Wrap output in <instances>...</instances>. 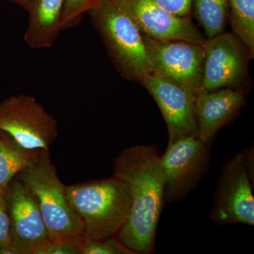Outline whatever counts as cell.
I'll list each match as a JSON object with an SVG mask.
<instances>
[{
  "mask_svg": "<svg viewBox=\"0 0 254 254\" xmlns=\"http://www.w3.org/2000/svg\"><path fill=\"white\" fill-rule=\"evenodd\" d=\"M141 83L154 98L168 127L169 143L196 135V95L177 82L150 73Z\"/></svg>",
  "mask_w": 254,
  "mask_h": 254,
  "instance_id": "cell-12",
  "label": "cell"
},
{
  "mask_svg": "<svg viewBox=\"0 0 254 254\" xmlns=\"http://www.w3.org/2000/svg\"><path fill=\"white\" fill-rule=\"evenodd\" d=\"M0 131L18 148L36 156L50 152L58 136V124L36 98L19 94L0 102Z\"/></svg>",
  "mask_w": 254,
  "mask_h": 254,
  "instance_id": "cell-5",
  "label": "cell"
},
{
  "mask_svg": "<svg viewBox=\"0 0 254 254\" xmlns=\"http://www.w3.org/2000/svg\"><path fill=\"white\" fill-rule=\"evenodd\" d=\"M9 215L2 194H0V250L10 245Z\"/></svg>",
  "mask_w": 254,
  "mask_h": 254,
  "instance_id": "cell-22",
  "label": "cell"
},
{
  "mask_svg": "<svg viewBox=\"0 0 254 254\" xmlns=\"http://www.w3.org/2000/svg\"><path fill=\"white\" fill-rule=\"evenodd\" d=\"M31 254H81V251L78 245L74 244L48 241L35 249Z\"/></svg>",
  "mask_w": 254,
  "mask_h": 254,
  "instance_id": "cell-20",
  "label": "cell"
},
{
  "mask_svg": "<svg viewBox=\"0 0 254 254\" xmlns=\"http://www.w3.org/2000/svg\"><path fill=\"white\" fill-rule=\"evenodd\" d=\"M3 139H4V133H3L2 131H0V145L2 143Z\"/></svg>",
  "mask_w": 254,
  "mask_h": 254,
  "instance_id": "cell-24",
  "label": "cell"
},
{
  "mask_svg": "<svg viewBox=\"0 0 254 254\" xmlns=\"http://www.w3.org/2000/svg\"><path fill=\"white\" fill-rule=\"evenodd\" d=\"M141 34L159 41H186L203 47L206 40L190 18L168 12L153 0H114Z\"/></svg>",
  "mask_w": 254,
  "mask_h": 254,
  "instance_id": "cell-11",
  "label": "cell"
},
{
  "mask_svg": "<svg viewBox=\"0 0 254 254\" xmlns=\"http://www.w3.org/2000/svg\"><path fill=\"white\" fill-rule=\"evenodd\" d=\"M192 7L208 38L224 31L229 13V0H192Z\"/></svg>",
  "mask_w": 254,
  "mask_h": 254,
  "instance_id": "cell-16",
  "label": "cell"
},
{
  "mask_svg": "<svg viewBox=\"0 0 254 254\" xmlns=\"http://www.w3.org/2000/svg\"><path fill=\"white\" fill-rule=\"evenodd\" d=\"M229 20L232 31L254 55V0H229Z\"/></svg>",
  "mask_w": 254,
  "mask_h": 254,
  "instance_id": "cell-15",
  "label": "cell"
},
{
  "mask_svg": "<svg viewBox=\"0 0 254 254\" xmlns=\"http://www.w3.org/2000/svg\"><path fill=\"white\" fill-rule=\"evenodd\" d=\"M64 0H31L24 41L32 49L53 46L61 30Z\"/></svg>",
  "mask_w": 254,
  "mask_h": 254,
  "instance_id": "cell-14",
  "label": "cell"
},
{
  "mask_svg": "<svg viewBox=\"0 0 254 254\" xmlns=\"http://www.w3.org/2000/svg\"><path fill=\"white\" fill-rule=\"evenodd\" d=\"M196 136L210 145L219 130L236 117L245 105V95L233 88L200 90L196 95Z\"/></svg>",
  "mask_w": 254,
  "mask_h": 254,
  "instance_id": "cell-13",
  "label": "cell"
},
{
  "mask_svg": "<svg viewBox=\"0 0 254 254\" xmlns=\"http://www.w3.org/2000/svg\"><path fill=\"white\" fill-rule=\"evenodd\" d=\"M164 9L176 16L190 18L192 0H153Z\"/></svg>",
  "mask_w": 254,
  "mask_h": 254,
  "instance_id": "cell-21",
  "label": "cell"
},
{
  "mask_svg": "<svg viewBox=\"0 0 254 254\" xmlns=\"http://www.w3.org/2000/svg\"><path fill=\"white\" fill-rule=\"evenodd\" d=\"M70 203L83 225V237L100 240L116 236L129 216V189L115 177L66 187Z\"/></svg>",
  "mask_w": 254,
  "mask_h": 254,
  "instance_id": "cell-3",
  "label": "cell"
},
{
  "mask_svg": "<svg viewBox=\"0 0 254 254\" xmlns=\"http://www.w3.org/2000/svg\"><path fill=\"white\" fill-rule=\"evenodd\" d=\"M78 247L81 254H133L115 236L100 240H89L83 237Z\"/></svg>",
  "mask_w": 254,
  "mask_h": 254,
  "instance_id": "cell-18",
  "label": "cell"
},
{
  "mask_svg": "<svg viewBox=\"0 0 254 254\" xmlns=\"http://www.w3.org/2000/svg\"><path fill=\"white\" fill-rule=\"evenodd\" d=\"M15 177L36 200L49 241L78 245L83 239V225L70 203L67 186L60 181L50 152L33 157Z\"/></svg>",
  "mask_w": 254,
  "mask_h": 254,
  "instance_id": "cell-2",
  "label": "cell"
},
{
  "mask_svg": "<svg viewBox=\"0 0 254 254\" xmlns=\"http://www.w3.org/2000/svg\"><path fill=\"white\" fill-rule=\"evenodd\" d=\"M253 181L249 173L247 150L230 159L222 168L214 195L211 219L215 223H240L254 226Z\"/></svg>",
  "mask_w": 254,
  "mask_h": 254,
  "instance_id": "cell-6",
  "label": "cell"
},
{
  "mask_svg": "<svg viewBox=\"0 0 254 254\" xmlns=\"http://www.w3.org/2000/svg\"><path fill=\"white\" fill-rule=\"evenodd\" d=\"M88 12L123 76L141 82L153 73L141 32L114 0H97Z\"/></svg>",
  "mask_w": 254,
  "mask_h": 254,
  "instance_id": "cell-4",
  "label": "cell"
},
{
  "mask_svg": "<svg viewBox=\"0 0 254 254\" xmlns=\"http://www.w3.org/2000/svg\"><path fill=\"white\" fill-rule=\"evenodd\" d=\"M95 0H64L61 18V30L74 27L81 22L82 16L89 10Z\"/></svg>",
  "mask_w": 254,
  "mask_h": 254,
  "instance_id": "cell-19",
  "label": "cell"
},
{
  "mask_svg": "<svg viewBox=\"0 0 254 254\" xmlns=\"http://www.w3.org/2000/svg\"><path fill=\"white\" fill-rule=\"evenodd\" d=\"M33 157L18 148L4 133V139L0 145V194H4L10 182Z\"/></svg>",
  "mask_w": 254,
  "mask_h": 254,
  "instance_id": "cell-17",
  "label": "cell"
},
{
  "mask_svg": "<svg viewBox=\"0 0 254 254\" xmlns=\"http://www.w3.org/2000/svg\"><path fill=\"white\" fill-rule=\"evenodd\" d=\"M153 73L177 82L195 95L201 90L204 48L186 41H159L142 34Z\"/></svg>",
  "mask_w": 254,
  "mask_h": 254,
  "instance_id": "cell-8",
  "label": "cell"
},
{
  "mask_svg": "<svg viewBox=\"0 0 254 254\" xmlns=\"http://www.w3.org/2000/svg\"><path fill=\"white\" fill-rule=\"evenodd\" d=\"M10 1L16 3V4L22 7L23 9H26V11L29 7L30 3H31V0H10Z\"/></svg>",
  "mask_w": 254,
  "mask_h": 254,
  "instance_id": "cell-23",
  "label": "cell"
},
{
  "mask_svg": "<svg viewBox=\"0 0 254 254\" xmlns=\"http://www.w3.org/2000/svg\"><path fill=\"white\" fill-rule=\"evenodd\" d=\"M3 196L9 215L10 245L17 254H31L35 249L49 241L37 202L16 177L10 182Z\"/></svg>",
  "mask_w": 254,
  "mask_h": 254,
  "instance_id": "cell-10",
  "label": "cell"
},
{
  "mask_svg": "<svg viewBox=\"0 0 254 254\" xmlns=\"http://www.w3.org/2000/svg\"><path fill=\"white\" fill-rule=\"evenodd\" d=\"M210 145L196 135L182 136L160 156L165 177L164 199L167 202L183 199L206 173Z\"/></svg>",
  "mask_w": 254,
  "mask_h": 254,
  "instance_id": "cell-7",
  "label": "cell"
},
{
  "mask_svg": "<svg viewBox=\"0 0 254 254\" xmlns=\"http://www.w3.org/2000/svg\"><path fill=\"white\" fill-rule=\"evenodd\" d=\"M204 67L201 90L236 89L247 76L250 52L232 33H220L208 38L203 46Z\"/></svg>",
  "mask_w": 254,
  "mask_h": 254,
  "instance_id": "cell-9",
  "label": "cell"
},
{
  "mask_svg": "<svg viewBox=\"0 0 254 254\" xmlns=\"http://www.w3.org/2000/svg\"><path fill=\"white\" fill-rule=\"evenodd\" d=\"M113 176L127 184L131 197L129 216L117 238L134 254L153 253L165 202V174L156 145L124 150L114 160Z\"/></svg>",
  "mask_w": 254,
  "mask_h": 254,
  "instance_id": "cell-1",
  "label": "cell"
},
{
  "mask_svg": "<svg viewBox=\"0 0 254 254\" xmlns=\"http://www.w3.org/2000/svg\"><path fill=\"white\" fill-rule=\"evenodd\" d=\"M97 1V0H95L94 2H95V1ZM94 2H93V3H94ZM92 5H93V4H92Z\"/></svg>",
  "mask_w": 254,
  "mask_h": 254,
  "instance_id": "cell-25",
  "label": "cell"
}]
</instances>
